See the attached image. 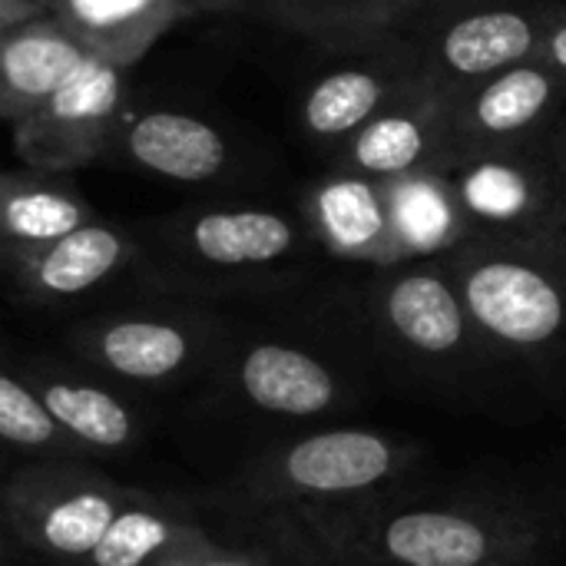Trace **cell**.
I'll use <instances>...</instances> for the list:
<instances>
[{
    "mask_svg": "<svg viewBox=\"0 0 566 566\" xmlns=\"http://www.w3.org/2000/svg\"><path fill=\"white\" fill-rule=\"evenodd\" d=\"M113 156L146 176L186 186L212 182L232 166V146L222 129L179 109H126Z\"/></svg>",
    "mask_w": 566,
    "mask_h": 566,
    "instance_id": "ac0fdd59",
    "label": "cell"
},
{
    "mask_svg": "<svg viewBox=\"0 0 566 566\" xmlns=\"http://www.w3.org/2000/svg\"><path fill=\"white\" fill-rule=\"evenodd\" d=\"M249 7L335 53L368 46L401 27L398 0H249Z\"/></svg>",
    "mask_w": 566,
    "mask_h": 566,
    "instance_id": "603a6c76",
    "label": "cell"
},
{
    "mask_svg": "<svg viewBox=\"0 0 566 566\" xmlns=\"http://www.w3.org/2000/svg\"><path fill=\"white\" fill-rule=\"evenodd\" d=\"M398 265L448 259L474 239L448 169H421L385 182Z\"/></svg>",
    "mask_w": 566,
    "mask_h": 566,
    "instance_id": "ffe728a7",
    "label": "cell"
},
{
    "mask_svg": "<svg viewBox=\"0 0 566 566\" xmlns=\"http://www.w3.org/2000/svg\"><path fill=\"white\" fill-rule=\"evenodd\" d=\"M156 566H282L279 560L265 557V554H252V551H232L216 544L209 534H199L196 541L176 547L172 554H166Z\"/></svg>",
    "mask_w": 566,
    "mask_h": 566,
    "instance_id": "d4e9b609",
    "label": "cell"
},
{
    "mask_svg": "<svg viewBox=\"0 0 566 566\" xmlns=\"http://www.w3.org/2000/svg\"><path fill=\"white\" fill-rule=\"evenodd\" d=\"M10 295L23 308H56L93 295L143 262V239L133 229L96 219L50 245L0 252Z\"/></svg>",
    "mask_w": 566,
    "mask_h": 566,
    "instance_id": "4fadbf2b",
    "label": "cell"
},
{
    "mask_svg": "<svg viewBox=\"0 0 566 566\" xmlns=\"http://www.w3.org/2000/svg\"><path fill=\"white\" fill-rule=\"evenodd\" d=\"M96 222L86 196L66 172L10 169L0 179V252H27L50 245Z\"/></svg>",
    "mask_w": 566,
    "mask_h": 566,
    "instance_id": "7402d4cb",
    "label": "cell"
},
{
    "mask_svg": "<svg viewBox=\"0 0 566 566\" xmlns=\"http://www.w3.org/2000/svg\"><path fill=\"white\" fill-rule=\"evenodd\" d=\"M418 73L398 33L348 50L342 66L318 73L298 99L302 136L328 156L391 103L418 90Z\"/></svg>",
    "mask_w": 566,
    "mask_h": 566,
    "instance_id": "7c38bea8",
    "label": "cell"
},
{
    "mask_svg": "<svg viewBox=\"0 0 566 566\" xmlns=\"http://www.w3.org/2000/svg\"><path fill=\"white\" fill-rule=\"evenodd\" d=\"M355 308L375 348L405 375L454 388L504 368L444 259L375 269Z\"/></svg>",
    "mask_w": 566,
    "mask_h": 566,
    "instance_id": "5b68a950",
    "label": "cell"
},
{
    "mask_svg": "<svg viewBox=\"0 0 566 566\" xmlns=\"http://www.w3.org/2000/svg\"><path fill=\"white\" fill-rule=\"evenodd\" d=\"M537 60H544L547 66H554L557 73L566 76V0H557L554 10H551L547 33H544Z\"/></svg>",
    "mask_w": 566,
    "mask_h": 566,
    "instance_id": "484cf974",
    "label": "cell"
},
{
    "mask_svg": "<svg viewBox=\"0 0 566 566\" xmlns=\"http://www.w3.org/2000/svg\"><path fill=\"white\" fill-rule=\"evenodd\" d=\"M557 0H461L405 30V53L424 90H461L537 60Z\"/></svg>",
    "mask_w": 566,
    "mask_h": 566,
    "instance_id": "ba28073f",
    "label": "cell"
},
{
    "mask_svg": "<svg viewBox=\"0 0 566 566\" xmlns=\"http://www.w3.org/2000/svg\"><path fill=\"white\" fill-rule=\"evenodd\" d=\"M298 216L315 245L328 255L371 269L398 265L385 182L332 166L305 189Z\"/></svg>",
    "mask_w": 566,
    "mask_h": 566,
    "instance_id": "e0dca14e",
    "label": "cell"
},
{
    "mask_svg": "<svg viewBox=\"0 0 566 566\" xmlns=\"http://www.w3.org/2000/svg\"><path fill=\"white\" fill-rule=\"evenodd\" d=\"M315 239L302 216L269 206L182 209L149 229L143 282L163 295H222L292 279Z\"/></svg>",
    "mask_w": 566,
    "mask_h": 566,
    "instance_id": "277c9868",
    "label": "cell"
},
{
    "mask_svg": "<svg viewBox=\"0 0 566 566\" xmlns=\"http://www.w3.org/2000/svg\"><path fill=\"white\" fill-rule=\"evenodd\" d=\"M50 10H43L40 3L33 0H0V33L7 30H17L23 23H33L40 17H46Z\"/></svg>",
    "mask_w": 566,
    "mask_h": 566,
    "instance_id": "4316f807",
    "label": "cell"
},
{
    "mask_svg": "<svg viewBox=\"0 0 566 566\" xmlns=\"http://www.w3.org/2000/svg\"><path fill=\"white\" fill-rule=\"evenodd\" d=\"M63 342L80 365L109 381L166 388L222 361L229 328L196 305H139L83 318Z\"/></svg>",
    "mask_w": 566,
    "mask_h": 566,
    "instance_id": "8992f818",
    "label": "cell"
},
{
    "mask_svg": "<svg viewBox=\"0 0 566 566\" xmlns=\"http://www.w3.org/2000/svg\"><path fill=\"white\" fill-rule=\"evenodd\" d=\"M7 365L36 391L46 411L90 458H109L139 448L143 415L109 385V378L96 371L83 375L50 358L10 355Z\"/></svg>",
    "mask_w": 566,
    "mask_h": 566,
    "instance_id": "2e32d148",
    "label": "cell"
},
{
    "mask_svg": "<svg viewBox=\"0 0 566 566\" xmlns=\"http://www.w3.org/2000/svg\"><path fill=\"white\" fill-rule=\"evenodd\" d=\"M415 441L371 431L332 428L259 454L212 504L232 521L289 524L318 514H342L385 501L421 468Z\"/></svg>",
    "mask_w": 566,
    "mask_h": 566,
    "instance_id": "7a4b0ae2",
    "label": "cell"
},
{
    "mask_svg": "<svg viewBox=\"0 0 566 566\" xmlns=\"http://www.w3.org/2000/svg\"><path fill=\"white\" fill-rule=\"evenodd\" d=\"M454 3H461V0H398V17H401L398 30H405V27H411V23L431 17V13H438L444 7H454Z\"/></svg>",
    "mask_w": 566,
    "mask_h": 566,
    "instance_id": "83f0119b",
    "label": "cell"
},
{
    "mask_svg": "<svg viewBox=\"0 0 566 566\" xmlns=\"http://www.w3.org/2000/svg\"><path fill=\"white\" fill-rule=\"evenodd\" d=\"M448 172L474 239L566 232V186L547 143L468 153Z\"/></svg>",
    "mask_w": 566,
    "mask_h": 566,
    "instance_id": "9c48e42d",
    "label": "cell"
},
{
    "mask_svg": "<svg viewBox=\"0 0 566 566\" xmlns=\"http://www.w3.org/2000/svg\"><path fill=\"white\" fill-rule=\"evenodd\" d=\"M222 385L249 411L282 421H308L352 401V378L322 352L285 338H252L226 352Z\"/></svg>",
    "mask_w": 566,
    "mask_h": 566,
    "instance_id": "8fae6325",
    "label": "cell"
},
{
    "mask_svg": "<svg viewBox=\"0 0 566 566\" xmlns=\"http://www.w3.org/2000/svg\"><path fill=\"white\" fill-rule=\"evenodd\" d=\"M93 53L53 17L0 33V113L10 126L36 113Z\"/></svg>",
    "mask_w": 566,
    "mask_h": 566,
    "instance_id": "d6986e66",
    "label": "cell"
},
{
    "mask_svg": "<svg viewBox=\"0 0 566 566\" xmlns=\"http://www.w3.org/2000/svg\"><path fill=\"white\" fill-rule=\"evenodd\" d=\"M544 143H547V153H551V159L557 163V169H560L566 186V116L551 129V136H547Z\"/></svg>",
    "mask_w": 566,
    "mask_h": 566,
    "instance_id": "f1b7e54d",
    "label": "cell"
},
{
    "mask_svg": "<svg viewBox=\"0 0 566 566\" xmlns=\"http://www.w3.org/2000/svg\"><path fill=\"white\" fill-rule=\"evenodd\" d=\"M0 438L27 461H83L90 458L46 411L36 391L7 365L0 375Z\"/></svg>",
    "mask_w": 566,
    "mask_h": 566,
    "instance_id": "cb8c5ba5",
    "label": "cell"
},
{
    "mask_svg": "<svg viewBox=\"0 0 566 566\" xmlns=\"http://www.w3.org/2000/svg\"><path fill=\"white\" fill-rule=\"evenodd\" d=\"M458 159L461 146L454 133V103L451 96L424 86L391 103L332 153L335 169L378 182L421 169H451Z\"/></svg>",
    "mask_w": 566,
    "mask_h": 566,
    "instance_id": "9a60e30c",
    "label": "cell"
},
{
    "mask_svg": "<svg viewBox=\"0 0 566 566\" xmlns=\"http://www.w3.org/2000/svg\"><path fill=\"white\" fill-rule=\"evenodd\" d=\"M199 10H235V7H245V0H196Z\"/></svg>",
    "mask_w": 566,
    "mask_h": 566,
    "instance_id": "f546056e",
    "label": "cell"
},
{
    "mask_svg": "<svg viewBox=\"0 0 566 566\" xmlns=\"http://www.w3.org/2000/svg\"><path fill=\"white\" fill-rule=\"evenodd\" d=\"M451 103L461 156L534 146L566 116V76L544 60H527L461 90Z\"/></svg>",
    "mask_w": 566,
    "mask_h": 566,
    "instance_id": "5bb4252c",
    "label": "cell"
},
{
    "mask_svg": "<svg viewBox=\"0 0 566 566\" xmlns=\"http://www.w3.org/2000/svg\"><path fill=\"white\" fill-rule=\"evenodd\" d=\"M444 262L504 368L566 378V232L471 239Z\"/></svg>",
    "mask_w": 566,
    "mask_h": 566,
    "instance_id": "3957f363",
    "label": "cell"
},
{
    "mask_svg": "<svg viewBox=\"0 0 566 566\" xmlns=\"http://www.w3.org/2000/svg\"><path fill=\"white\" fill-rule=\"evenodd\" d=\"M202 13L196 0H56L53 17L99 60L129 70L176 23Z\"/></svg>",
    "mask_w": 566,
    "mask_h": 566,
    "instance_id": "44dd1931",
    "label": "cell"
},
{
    "mask_svg": "<svg viewBox=\"0 0 566 566\" xmlns=\"http://www.w3.org/2000/svg\"><path fill=\"white\" fill-rule=\"evenodd\" d=\"M305 566H547L566 541V504L524 494L385 501L275 524Z\"/></svg>",
    "mask_w": 566,
    "mask_h": 566,
    "instance_id": "6da1fadb",
    "label": "cell"
},
{
    "mask_svg": "<svg viewBox=\"0 0 566 566\" xmlns=\"http://www.w3.org/2000/svg\"><path fill=\"white\" fill-rule=\"evenodd\" d=\"M33 3H40V7L50 10V13H53V7H56V0H33Z\"/></svg>",
    "mask_w": 566,
    "mask_h": 566,
    "instance_id": "4dcf8cb0",
    "label": "cell"
},
{
    "mask_svg": "<svg viewBox=\"0 0 566 566\" xmlns=\"http://www.w3.org/2000/svg\"><path fill=\"white\" fill-rule=\"evenodd\" d=\"M245 7H249V0H245Z\"/></svg>",
    "mask_w": 566,
    "mask_h": 566,
    "instance_id": "1f68e13d",
    "label": "cell"
},
{
    "mask_svg": "<svg viewBox=\"0 0 566 566\" xmlns=\"http://www.w3.org/2000/svg\"><path fill=\"white\" fill-rule=\"evenodd\" d=\"M139 497L83 461H23L3 488V527L40 560L86 566Z\"/></svg>",
    "mask_w": 566,
    "mask_h": 566,
    "instance_id": "52a82bcc",
    "label": "cell"
},
{
    "mask_svg": "<svg viewBox=\"0 0 566 566\" xmlns=\"http://www.w3.org/2000/svg\"><path fill=\"white\" fill-rule=\"evenodd\" d=\"M126 73L90 56L36 113L13 129V153L43 172H73L113 156L126 116Z\"/></svg>",
    "mask_w": 566,
    "mask_h": 566,
    "instance_id": "30bf717a",
    "label": "cell"
}]
</instances>
